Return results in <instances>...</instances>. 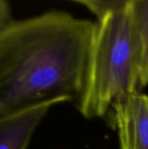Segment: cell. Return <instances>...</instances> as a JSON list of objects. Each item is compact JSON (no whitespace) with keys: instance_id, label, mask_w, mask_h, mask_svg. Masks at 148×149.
<instances>
[{"instance_id":"6da1fadb","label":"cell","mask_w":148,"mask_h":149,"mask_svg":"<svg viewBox=\"0 0 148 149\" xmlns=\"http://www.w3.org/2000/svg\"><path fill=\"white\" fill-rule=\"evenodd\" d=\"M95 21L50 10L0 31V118L42 102H77Z\"/></svg>"},{"instance_id":"52a82bcc","label":"cell","mask_w":148,"mask_h":149,"mask_svg":"<svg viewBox=\"0 0 148 149\" xmlns=\"http://www.w3.org/2000/svg\"><path fill=\"white\" fill-rule=\"evenodd\" d=\"M10 6L5 0H0V31L10 22Z\"/></svg>"},{"instance_id":"7a4b0ae2","label":"cell","mask_w":148,"mask_h":149,"mask_svg":"<svg viewBox=\"0 0 148 149\" xmlns=\"http://www.w3.org/2000/svg\"><path fill=\"white\" fill-rule=\"evenodd\" d=\"M140 54L131 0L95 21L85 83L76 102L85 119L101 118L125 96L140 91Z\"/></svg>"},{"instance_id":"8992f818","label":"cell","mask_w":148,"mask_h":149,"mask_svg":"<svg viewBox=\"0 0 148 149\" xmlns=\"http://www.w3.org/2000/svg\"><path fill=\"white\" fill-rule=\"evenodd\" d=\"M76 3H79L85 6L91 13L96 17V20L101 18L107 13L117 9L123 1H95V0H82L75 1Z\"/></svg>"},{"instance_id":"3957f363","label":"cell","mask_w":148,"mask_h":149,"mask_svg":"<svg viewBox=\"0 0 148 149\" xmlns=\"http://www.w3.org/2000/svg\"><path fill=\"white\" fill-rule=\"evenodd\" d=\"M120 149H148V95L135 91L112 107Z\"/></svg>"},{"instance_id":"5b68a950","label":"cell","mask_w":148,"mask_h":149,"mask_svg":"<svg viewBox=\"0 0 148 149\" xmlns=\"http://www.w3.org/2000/svg\"><path fill=\"white\" fill-rule=\"evenodd\" d=\"M140 54V88L148 87V0H131Z\"/></svg>"},{"instance_id":"277c9868","label":"cell","mask_w":148,"mask_h":149,"mask_svg":"<svg viewBox=\"0 0 148 149\" xmlns=\"http://www.w3.org/2000/svg\"><path fill=\"white\" fill-rule=\"evenodd\" d=\"M66 102L53 100L0 118V149H26L40 122L53 107Z\"/></svg>"}]
</instances>
